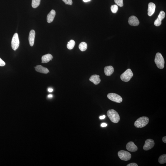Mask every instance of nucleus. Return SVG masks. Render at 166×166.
<instances>
[{
	"label": "nucleus",
	"mask_w": 166,
	"mask_h": 166,
	"mask_svg": "<svg viewBox=\"0 0 166 166\" xmlns=\"http://www.w3.org/2000/svg\"><path fill=\"white\" fill-rule=\"evenodd\" d=\"M107 115L110 120L114 123L117 124L120 120V117L118 113L115 110H109L107 112Z\"/></svg>",
	"instance_id": "nucleus-1"
},
{
	"label": "nucleus",
	"mask_w": 166,
	"mask_h": 166,
	"mask_svg": "<svg viewBox=\"0 0 166 166\" xmlns=\"http://www.w3.org/2000/svg\"><path fill=\"white\" fill-rule=\"evenodd\" d=\"M149 119L148 117L143 116L137 119L134 124V125L137 128H142L146 126L148 124Z\"/></svg>",
	"instance_id": "nucleus-2"
},
{
	"label": "nucleus",
	"mask_w": 166,
	"mask_h": 166,
	"mask_svg": "<svg viewBox=\"0 0 166 166\" xmlns=\"http://www.w3.org/2000/svg\"><path fill=\"white\" fill-rule=\"evenodd\" d=\"M155 63L158 68L163 69L164 67L165 60L163 56L160 53L156 54L154 60Z\"/></svg>",
	"instance_id": "nucleus-3"
},
{
	"label": "nucleus",
	"mask_w": 166,
	"mask_h": 166,
	"mask_svg": "<svg viewBox=\"0 0 166 166\" xmlns=\"http://www.w3.org/2000/svg\"><path fill=\"white\" fill-rule=\"evenodd\" d=\"M133 76V74L131 70L128 69L121 74L120 78L122 81L126 82L129 81Z\"/></svg>",
	"instance_id": "nucleus-4"
},
{
	"label": "nucleus",
	"mask_w": 166,
	"mask_h": 166,
	"mask_svg": "<svg viewBox=\"0 0 166 166\" xmlns=\"http://www.w3.org/2000/svg\"><path fill=\"white\" fill-rule=\"evenodd\" d=\"M118 157L121 160L128 161L131 159V155L130 153L124 150L119 151L118 152Z\"/></svg>",
	"instance_id": "nucleus-5"
},
{
	"label": "nucleus",
	"mask_w": 166,
	"mask_h": 166,
	"mask_svg": "<svg viewBox=\"0 0 166 166\" xmlns=\"http://www.w3.org/2000/svg\"><path fill=\"white\" fill-rule=\"evenodd\" d=\"M109 99L117 103H120L122 101V98L119 95L114 93H110L107 96Z\"/></svg>",
	"instance_id": "nucleus-6"
},
{
	"label": "nucleus",
	"mask_w": 166,
	"mask_h": 166,
	"mask_svg": "<svg viewBox=\"0 0 166 166\" xmlns=\"http://www.w3.org/2000/svg\"><path fill=\"white\" fill-rule=\"evenodd\" d=\"M20 41L18 35L15 33L12 37V49L15 51L19 47Z\"/></svg>",
	"instance_id": "nucleus-7"
},
{
	"label": "nucleus",
	"mask_w": 166,
	"mask_h": 166,
	"mask_svg": "<svg viewBox=\"0 0 166 166\" xmlns=\"http://www.w3.org/2000/svg\"><path fill=\"white\" fill-rule=\"evenodd\" d=\"M154 145L155 142L153 140L147 139L145 141V144L143 147V150L145 151L150 150L154 147Z\"/></svg>",
	"instance_id": "nucleus-8"
},
{
	"label": "nucleus",
	"mask_w": 166,
	"mask_h": 166,
	"mask_svg": "<svg viewBox=\"0 0 166 166\" xmlns=\"http://www.w3.org/2000/svg\"><path fill=\"white\" fill-rule=\"evenodd\" d=\"M165 17V13L163 11H161L160 12L158 17L154 21V25L156 26H159L162 24V21Z\"/></svg>",
	"instance_id": "nucleus-9"
},
{
	"label": "nucleus",
	"mask_w": 166,
	"mask_h": 166,
	"mask_svg": "<svg viewBox=\"0 0 166 166\" xmlns=\"http://www.w3.org/2000/svg\"><path fill=\"white\" fill-rule=\"evenodd\" d=\"M126 148L128 151L131 152L136 151L138 150L137 146L133 142L130 141L126 144Z\"/></svg>",
	"instance_id": "nucleus-10"
},
{
	"label": "nucleus",
	"mask_w": 166,
	"mask_h": 166,
	"mask_svg": "<svg viewBox=\"0 0 166 166\" xmlns=\"http://www.w3.org/2000/svg\"><path fill=\"white\" fill-rule=\"evenodd\" d=\"M128 23L130 25L136 26L139 25V21L137 17L133 16H130L129 18Z\"/></svg>",
	"instance_id": "nucleus-11"
},
{
	"label": "nucleus",
	"mask_w": 166,
	"mask_h": 166,
	"mask_svg": "<svg viewBox=\"0 0 166 166\" xmlns=\"http://www.w3.org/2000/svg\"><path fill=\"white\" fill-rule=\"evenodd\" d=\"M156 5L153 3H149L148 4V15L149 16H151L153 15L155 11Z\"/></svg>",
	"instance_id": "nucleus-12"
},
{
	"label": "nucleus",
	"mask_w": 166,
	"mask_h": 166,
	"mask_svg": "<svg viewBox=\"0 0 166 166\" xmlns=\"http://www.w3.org/2000/svg\"><path fill=\"white\" fill-rule=\"evenodd\" d=\"M35 35V31L32 30L30 31L29 36V41L30 45L32 46L34 44Z\"/></svg>",
	"instance_id": "nucleus-13"
},
{
	"label": "nucleus",
	"mask_w": 166,
	"mask_h": 166,
	"mask_svg": "<svg viewBox=\"0 0 166 166\" xmlns=\"http://www.w3.org/2000/svg\"><path fill=\"white\" fill-rule=\"evenodd\" d=\"M35 69L36 72L40 73L47 74L49 72L47 68H45L41 65H37L35 67Z\"/></svg>",
	"instance_id": "nucleus-14"
},
{
	"label": "nucleus",
	"mask_w": 166,
	"mask_h": 166,
	"mask_svg": "<svg viewBox=\"0 0 166 166\" xmlns=\"http://www.w3.org/2000/svg\"><path fill=\"white\" fill-rule=\"evenodd\" d=\"M89 80L94 83L95 85H98L101 82L100 76L96 74L92 75L89 78Z\"/></svg>",
	"instance_id": "nucleus-15"
},
{
	"label": "nucleus",
	"mask_w": 166,
	"mask_h": 166,
	"mask_svg": "<svg viewBox=\"0 0 166 166\" xmlns=\"http://www.w3.org/2000/svg\"><path fill=\"white\" fill-rule=\"evenodd\" d=\"M56 15L55 11L52 10L48 15L47 21L48 23H51L53 21Z\"/></svg>",
	"instance_id": "nucleus-16"
},
{
	"label": "nucleus",
	"mask_w": 166,
	"mask_h": 166,
	"mask_svg": "<svg viewBox=\"0 0 166 166\" xmlns=\"http://www.w3.org/2000/svg\"><path fill=\"white\" fill-rule=\"evenodd\" d=\"M104 72L105 75L107 76H111L114 72V68L111 66H106L104 68Z\"/></svg>",
	"instance_id": "nucleus-17"
},
{
	"label": "nucleus",
	"mask_w": 166,
	"mask_h": 166,
	"mask_svg": "<svg viewBox=\"0 0 166 166\" xmlns=\"http://www.w3.org/2000/svg\"><path fill=\"white\" fill-rule=\"evenodd\" d=\"M53 59V55L48 54L42 56V63H48L50 61L52 60Z\"/></svg>",
	"instance_id": "nucleus-18"
},
{
	"label": "nucleus",
	"mask_w": 166,
	"mask_h": 166,
	"mask_svg": "<svg viewBox=\"0 0 166 166\" xmlns=\"http://www.w3.org/2000/svg\"><path fill=\"white\" fill-rule=\"evenodd\" d=\"M87 45L86 43L84 42H82L79 45V48L80 50L82 51H86L87 49Z\"/></svg>",
	"instance_id": "nucleus-19"
},
{
	"label": "nucleus",
	"mask_w": 166,
	"mask_h": 166,
	"mask_svg": "<svg viewBox=\"0 0 166 166\" xmlns=\"http://www.w3.org/2000/svg\"><path fill=\"white\" fill-rule=\"evenodd\" d=\"M75 42L74 40H71L69 42H68V44L67 45V47L69 50H72L73 49L75 46Z\"/></svg>",
	"instance_id": "nucleus-20"
},
{
	"label": "nucleus",
	"mask_w": 166,
	"mask_h": 166,
	"mask_svg": "<svg viewBox=\"0 0 166 166\" xmlns=\"http://www.w3.org/2000/svg\"><path fill=\"white\" fill-rule=\"evenodd\" d=\"M158 162L160 164H163L166 163V154H163L160 156L158 159Z\"/></svg>",
	"instance_id": "nucleus-21"
},
{
	"label": "nucleus",
	"mask_w": 166,
	"mask_h": 166,
	"mask_svg": "<svg viewBox=\"0 0 166 166\" xmlns=\"http://www.w3.org/2000/svg\"><path fill=\"white\" fill-rule=\"evenodd\" d=\"M41 0H32V6L33 8H35L38 7L40 3Z\"/></svg>",
	"instance_id": "nucleus-22"
},
{
	"label": "nucleus",
	"mask_w": 166,
	"mask_h": 166,
	"mask_svg": "<svg viewBox=\"0 0 166 166\" xmlns=\"http://www.w3.org/2000/svg\"><path fill=\"white\" fill-rule=\"evenodd\" d=\"M111 8L112 12L116 13L118 10V7L117 5H113L111 6Z\"/></svg>",
	"instance_id": "nucleus-23"
},
{
	"label": "nucleus",
	"mask_w": 166,
	"mask_h": 166,
	"mask_svg": "<svg viewBox=\"0 0 166 166\" xmlns=\"http://www.w3.org/2000/svg\"><path fill=\"white\" fill-rule=\"evenodd\" d=\"M115 3L117 6L120 7H122L124 6L123 0H115Z\"/></svg>",
	"instance_id": "nucleus-24"
},
{
	"label": "nucleus",
	"mask_w": 166,
	"mask_h": 166,
	"mask_svg": "<svg viewBox=\"0 0 166 166\" xmlns=\"http://www.w3.org/2000/svg\"><path fill=\"white\" fill-rule=\"evenodd\" d=\"M62 1L66 4L72 5V4L73 2L72 0H62Z\"/></svg>",
	"instance_id": "nucleus-25"
},
{
	"label": "nucleus",
	"mask_w": 166,
	"mask_h": 166,
	"mask_svg": "<svg viewBox=\"0 0 166 166\" xmlns=\"http://www.w3.org/2000/svg\"><path fill=\"white\" fill-rule=\"evenodd\" d=\"M5 63L4 61L0 58V66L3 67L5 65Z\"/></svg>",
	"instance_id": "nucleus-26"
},
{
	"label": "nucleus",
	"mask_w": 166,
	"mask_h": 166,
	"mask_svg": "<svg viewBox=\"0 0 166 166\" xmlns=\"http://www.w3.org/2000/svg\"><path fill=\"white\" fill-rule=\"evenodd\" d=\"M127 166H138L137 164L135 163H130L128 164Z\"/></svg>",
	"instance_id": "nucleus-27"
},
{
	"label": "nucleus",
	"mask_w": 166,
	"mask_h": 166,
	"mask_svg": "<svg viewBox=\"0 0 166 166\" xmlns=\"http://www.w3.org/2000/svg\"><path fill=\"white\" fill-rule=\"evenodd\" d=\"M107 126V124L105 123H102L101 124V126L102 127H105Z\"/></svg>",
	"instance_id": "nucleus-28"
},
{
	"label": "nucleus",
	"mask_w": 166,
	"mask_h": 166,
	"mask_svg": "<svg viewBox=\"0 0 166 166\" xmlns=\"http://www.w3.org/2000/svg\"><path fill=\"white\" fill-rule=\"evenodd\" d=\"M162 140H163V142L164 143H166V136L164 137L163 138V139H162Z\"/></svg>",
	"instance_id": "nucleus-29"
},
{
	"label": "nucleus",
	"mask_w": 166,
	"mask_h": 166,
	"mask_svg": "<svg viewBox=\"0 0 166 166\" xmlns=\"http://www.w3.org/2000/svg\"><path fill=\"white\" fill-rule=\"evenodd\" d=\"M106 116L105 115L99 117V118L100 119H103L105 118Z\"/></svg>",
	"instance_id": "nucleus-30"
},
{
	"label": "nucleus",
	"mask_w": 166,
	"mask_h": 166,
	"mask_svg": "<svg viewBox=\"0 0 166 166\" xmlns=\"http://www.w3.org/2000/svg\"><path fill=\"white\" fill-rule=\"evenodd\" d=\"M48 91L50 92H52L53 91V89L51 88H49L48 89Z\"/></svg>",
	"instance_id": "nucleus-31"
},
{
	"label": "nucleus",
	"mask_w": 166,
	"mask_h": 166,
	"mask_svg": "<svg viewBox=\"0 0 166 166\" xmlns=\"http://www.w3.org/2000/svg\"><path fill=\"white\" fill-rule=\"evenodd\" d=\"M48 98H51L53 97V96L52 94H49V95H48Z\"/></svg>",
	"instance_id": "nucleus-32"
},
{
	"label": "nucleus",
	"mask_w": 166,
	"mask_h": 166,
	"mask_svg": "<svg viewBox=\"0 0 166 166\" xmlns=\"http://www.w3.org/2000/svg\"><path fill=\"white\" fill-rule=\"evenodd\" d=\"M83 1L85 2H88L90 1L91 0H83Z\"/></svg>",
	"instance_id": "nucleus-33"
}]
</instances>
